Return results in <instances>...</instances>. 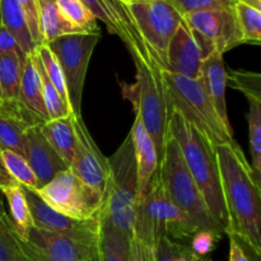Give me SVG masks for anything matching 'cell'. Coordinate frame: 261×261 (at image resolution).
<instances>
[{"instance_id":"6da1fadb","label":"cell","mask_w":261,"mask_h":261,"mask_svg":"<svg viewBox=\"0 0 261 261\" xmlns=\"http://www.w3.org/2000/svg\"><path fill=\"white\" fill-rule=\"evenodd\" d=\"M221 176L228 228L252 254L261 256L260 185L249 161L236 142L214 147Z\"/></svg>"},{"instance_id":"7a4b0ae2","label":"cell","mask_w":261,"mask_h":261,"mask_svg":"<svg viewBox=\"0 0 261 261\" xmlns=\"http://www.w3.org/2000/svg\"><path fill=\"white\" fill-rule=\"evenodd\" d=\"M168 133L177 142L186 167L203 195L212 219L226 233L228 218L214 145L175 110H172L168 120Z\"/></svg>"},{"instance_id":"3957f363","label":"cell","mask_w":261,"mask_h":261,"mask_svg":"<svg viewBox=\"0 0 261 261\" xmlns=\"http://www.w3.org/2000/svg\"><path fill=\"white\" fill-rule=\"evenodd\" d=\"M132 58L137 69L135 82L133 84L120 82V86L125 98L133 103L135 116L142 120L152 138L161 161L168 134V120L172 112L168 106L162 68L149 56L135 55Z\"/></svg>"},{"instance_id":"277c9868","label":"cell","mask_w":261,"mask_h":261,"mask_svg":"<svg viewBox=\"0 0 261 261\" xmlns=\"http://www.w3.org/2000/svg\"><path fill=\"white\" fill-rule=\"evenodd\" d=\"M107 180L102 205L96 218L133 237L138 176L130 133L116 152L107 158Z\"/></svg>"},{"instance_id":"5b68a950","label":"cell","mask_w":261,"mask_h":261,"mask_svg":"<svg viewBox=\"0 0 261 261\" xmlns=\"http://www.w3.org/2000/svg\"><path fill=\"white\" fill-rule=\"evenodd\" d=\"M162 76L171 111H177L214 147L234 142L232 127L222 121L200 82L165 69Z\"/></svg>"},{"instance_id":"8992f818","label":"cell","mask_w":261,"mask_h":261,"mask_svg":"<svg viewBox=\"0 0 261 261\" xmlns=\"http://www.w3.org/2000/svg\"><path fill=\"white\" fill-rule=\"evenodd\" d=\"M157 172L163 190L171 201L185 212L199 228L214 229L223 233L212 219L203 195L186 167L180 147L170 133L166 138Z\"/></svg>"},{"instance_id":"52a82bcc","label":"cell","mask_w":261,"mask_h":261,"mask_svg":"<svg viewBox=\"0 0 261 261\" xmlns=\"http://www.w3.org/2000/svg\"><path fill=\"white\" fill-rule=\"evenodd\" d=\"M135 223L143 232L155 236H167L173 241H188L198 232L193 219L171 201L162 182L154 173L147 193L135 205Z\"/></svg>"},{"instance_id":"ba28073f","label":"cell","mask_w":261,"mask_h":261,"mask_svg":"<svg viewBox=\"0 0 261 261\" xmlns=\"http://www.w3.org/2000/svg\"><path fill=\"white\" fill-rule=\"evenodd\" d=\"M133 22L150 56L162 69L166 66L168 43L182 22L170 0H144L127 4Z\"/></svg>"},{"instance_id":"9c48e42d","label":"cell","mask_w":261,"mask_h":261,"mask_svg":"<svg viewBox=\"0 0 261 261\" xmlns=\"http://www.w3.org/2000/svg\"><path fill=\"white\" fill-rule=\"evenodd\" d=\"M99 38V32L70 33L46 43L58 59L65 79L69 105L75 116H82V97L87 69Z\"/></svg>"},{"instance_id":"30bf717a","label":"cell","mask_w":261,"mask_h":261,"mask_svg":"<svg viewBox=\"0 0 261 261\" xmlns=\"http://www.w3.org/2000/svg\"><path fill=\"white\" fill-rule=\"evenodd\" d=\"M98 233H55L30 229L25 254L32 261H98Z\"/></svg>"},{"instance_id":"8fae6325","label":"cell","mask_w":261,"mask_h":261,"mask_svg":"<svg viewBox=\"0 0 261 261\" xmlns=\"http://www.w3.org/2000/svg\"><path fill=\"white\" fill-rule=\"evenodd\" d=\"M37 194L54 211L78 221L96 218L102 205V196L84 185L69 168L38 189Z\"/></svg>"},{"instance_id":"7c38bea8","label":"cell","mask_w":261,"mask_h":261,"mask_svg":"<svg viewBox=\"0 0 261 261\" xmlns=\"http://www.w3.org/2000/svg\"><path fill=\"white\" fill-rule=\"evenodd\" d=\"M73 126L75 133V152L69 170L84 184L96 191L103 199L106 188L107 158L102 154L87 129L82 116L73 115Z\"/></svg>"},{"instance_id":"4fadbf2b","label":"cell","mask_w":261,"mask_h":261,"mask_svg":"<svg viewBox=\"0 0 261 261\" xmlns=\"http://www.w3.org/2000/svg\"><path fill=\"white\" fill-rule=\"evenodd\" d=\"M182 19L191 31L203 36L222 55L244 43L234 7L190 13L184 15Z\"/></svg>"},{"instance_id":"5bb4252c","label":"cell","mask_w":261,"mask_h":261,"mask_svg":"<svg viewBox=\"0 0 261 261\" xmlns=\"http://www.w3.org/2000/svg\"><path fill=\"white\" fill-rule=\"evenodd\" d=\"M82 3L88 8L96 19L106 24L109 32L121 38L130 55H145L152 58L138 33L126 3L120 0H82Z\"/></svg>"},{"instance_id":"9a60e30c","label":"cell","mask_w":261,"mask_h":261,"mask_svg":"<svg viewBox=\"0 0 261 261\" xmlns=\"http://www.w3.org/2000/svg\"><path fill=\"white\" fill-rule=\"evenodd\" d=\"M40 125L28 127L24 142V158L37 178L38 189L50 182L58 173L68 170V166L41 133Z\"/></svg>"},{"instance_id":"2e32d148","label":"cell","mask_w":261,"mask_h":261,"mask_svg":"<svg viewBox=\"0 0 261 261\" xmlns=\"http://www.w3.org/2000/svg\"><path fill=\"white\" fill-rule=\"evenodd\" d=\"M204 58L190 28L181 22L168 43L165 70L198 81Z\"/></svg>"},{"instance_id":"e0dca14e","label":"cell","mask_w":261,"mask_h":261,"mask_svg":"<svg viewBox=\"0 0 261 261\" xmlns=\"http://www.w3.org/2000/svg\"><path fill=\"white\" fill-rule=\"evenodd\" d=\"M22 189L28 206H30L31 216H32L33 224L36 228L55 232V233H82V232L98 233L99 223L97 218L88 219V221L69 218L48 206L38 196L37 191L27 188Z\"/></svg>"},{"instance_id":"ac0fdd59","label":"cell","mask_w":261,"mask_h":261,"mask_svg":"<svg viewBox=\"0 0 261 261\" xmlns=\"http://www.w3.org/2000/svg\"><path fill=\"white\" fill-rule=\"evenodd\" d=\"M41 124L19 101L4 102L0 106V148L24 157L25 132Z\"/></svg>"},{"instance_id":"d6986e66","label":"cell","mask_w":261,"mask_h":261,"mask_svg":"<svg viewBox=\"0 0 261 261\" xmlns=\"http://www.w3.org/2000/svg\"><path fill=\"white\" fill-rule=\"evenodd\" d=\"M134 147L135 165H137L138 176V199L143 198L147 193L152 177L157 172L160 160L152 138L145 130L142 120L135 116L134 125L130 132Z\"/></svg>"},{"instance_id":"ffe728a7","label":"cell","mask_w":261,"mask_h":261,"mask_svg":"<svg viewBox=\"0 0 261 261\" xmlns=\"http://www.w3.org/2000/svg\"><path fill=\"white\" fill-rule=\"evenodd\" d=\"M198 81L200 82L204 91L206 92L211 101L213 102L222 121L228 127H232L231 124H229L228 114H227V71L222 54L213 53L203 61L200 69V76H199Z\"/></svg>"},{"instance_id":"44dd1931","label":"cell","mask_w":261,"mask_h":261,"mask_svg":"<svg viewBox=\"0 0 261 261\" xmlns=\"http://www.w3.org/2000/svg\"><path fill=\"white\" fill-rule=\"evenodd\" d=\"M32 54L25 55L23 61L19 84V102L42 124L48 121V116L43 103L40 73L35 65Z\"/></svg>"},{"instance_id":"7402d4cb","label":"cell","mask_w":261,"mask_h":261,"mask_svg":"<svg viewBox=\"0 0 261 261\" xmlns=\"http://www.w3.org/2000/svg\"><path fill=\"white\" fill-rule=\"evenodd\" d=\"M41 133L51 147L60 155L66 166H70L75 152V133L73 126V115L61 119L48 120L40 125Z\"/></svg>"},{"instance_id":"603a6c76","label":"cell","mask_w":261,"mask_h":261,"mask_svg":"<svg viewBox=\"0 0 261 261\" xmlns=\"http://www.w3.org/2000/svg\"><path fill=\"white\" fill-rule=\"evenodd\" d=\"M0 24L14 36L24 55L36 50L37 45L33 42L24 13L18 0H0Z\"/></svg>"},{"instance_id":"cb8c5ba5","label":"cell","mask_w":261,"mask_h":261,"mask_svg":"<svg viewBox=\"0 0 261 261\" xmlns=\"http://www.w3.org/2000/svg\"><path fill=\"white\" fill-rule=\"evenodd\" d=\"M38 9H40V32L43 43L51 42L61 36L83 32L64 17L54 0H38Z\"/></svg>"},{"instance_id":"d4e9b609","label":"cell","mask_w":261,"mask_h":261,"mask_svg":"<svg viewBox=\"0 0 261 261\" xmlns=\"http://www.w3.org/2000/svg\"><path fill=\"white\" fill-rule=\"evenodd\" d=\"M98 223V261H129L132 237L111 224L99 221Z\"/></svg>"},{"instance_id":"484cf974","label":"cell","mask_w":261,"mask_h":261,"mask_svg":"<svg viewBox=\"0 0 261 261\" xmlns=\"http://www.w3.org/2000/svg\"><path fill=\"white\" fill-rule=\"evenodd\" d=\"M0 193L3 196H5L8 204H9V217L14 224L15 229H17L18 234L23 240H25L28 232L35 227V224H33L30 206L25 200L22 186L17 182H13L0 189Z\"/></svg>"},{"instance_id":"4316f807","label":"cell","mask_w":261,"mask_h":261,"mask_svg":"<svg viewBox=\"0 0 261 261\" xmlns=\"http://www.w3.org/2000/svg\"><path fill=\"white\" fill-rule=\"evenodd\" d=\"M0 261H32L25 254V242L18 234L0 200Z\"/></svg>"},{"instance_id":"83f0119b","label":"cell","mask_w":261,"mask_h":261,"mask_svg":"<svg viewBox=\"0 0 261 261\" xmlns=\"http://www.w3.org/2000/svg\"><path fill=\"white\" fill-rule=\"evenodd\" d=\"M24 59L12 54L0 55V94L4 102L19 101L20 75Z\"/></svg>"},{"instance_id":"f1b7e54d","label":"cell","mask_w":261,"mask_h":261,"mask_svg":"<svg viewBox=\"0 0 261 261\" xmlns=\"http://www.w3.org/2000/svg\"><path fill=\"white\" fill-rule=\"evenodd\" d=\"M32 55H33V60H35L36 68H37L38 73H40L41 84H42L43 103H45V109H46V112H47L48 120L61 119V117H66L73 115L70 106L64 102V99L61 98V96L59 94V92L56 91L54 84L51 83L48 76L46 75L45 70H43L42 68V64H41L40 58H38L36 50L33 51Z\"/></svg>"},{"instance_id":"f546056e","label":"cell","mask_w":261,"mask_h":261,"mask_svg":"<svg viewBox=\"0 0 261 261\" xmlns=\"http://www.w3.org/2000/svg\"><path fill=\"white\" fill-rule=\"evenodd\" d=\"M249 139L251 150V168L254 177L260 185L261 181V101L252 99L249 101Z\"/></svg>"},{"instance_id":"4dcf8cb0","label":"cell","mask_w":261,"mask_h":261,"mask_svg":"<svg viewBox=\"0 0 261 261\" xmlns=\"http://www.w3.org/2000/svg\"><path fill=\"white\" fill-rule=\"evenodd\" d=\"M237 23L241 31L244 43L260 45L261 43V10L255 9L241 2L234 4Z\"/></svg>"},{"instance_id":"1f68e13d","label":"cell","mask_w":261,"mask_h":261,"mask_svg":"<svg viewBox=\"0 0 261 261\" xmlns=\"http://www.w3.org/2000/svg\"><path fill=\"white\" fill-rule=\"evenodd\" d=\"M2 158L5 170L15 182L19 184L22 188H27L35 191L38 190L37 178L23 155L17 154L12 150L3 149Z\"/></svg>"},{"instance_id":"d6a6232c","label":"cell","mask_w":261,"mask_h":261,"mask_svg":"<svg viewBox=\"0 0 261 261\" xmlns=\"http://www.w3.org/2000/svg\"><path fill=\"white\" fill-rule=\"evenodd\" d=\"M64 17L83 32H99L97 19L82 0H55Z\"/></svg>"},{"instance_id":"836d02e7","label":"cell","mask_w":261,"mask_h":261,"mask_svg":"<svg viewBox=\"0 0 261 261\" xmlns=\"http://www.w3.org/2000/svg\"><path fill=\"white\" fill-rule=\"evenodd\" d=\"M154 261H211L209 257H200L194 254L190 247L173 241L167 236H161L153 247Z\"/></svg>"},{"instance_id":"e575fe53","label":"cell","mask_w":261,"mask_h":261,"mask_svg":"<svg viewBox=\"0 0 261 261\" xmlns=\"http://www.w3.org/2000/svg\"><path fill=\"white\" fill-rule=\"evenodd\" d=\"M36 53H37L38 58H40L41 64H42V68L45 70L46 75L48 76V79L51 81V83L54 84V87L56 88V91L59 92V94L61 96V98L64 99L65 103L69 105V97H68V91H66L65 86V79H64V74L61 71L60 65H59V61L56 59V56L54 55L53 51L50 50L46 43L42 45H38L36 47ZM70 106V105H69Z\"/></svg>"},{"instance_id":"d590c367","label":"cell","mask_w":261,"mask_h":261,"mask_svg":"<svg viewBox=\"0 0 261 261\" xmlns=\"http://www.w3.org/2000/svg\"><path fill=\"white\" fill-rule=\"evenodd\" d=\"M227 86L245 94L247 101H261V75L260 73L244 70L227 71Z\"/></svg>"},{"instance_id":"8d00e7d4","label":"cell","mask_w":261,"mask_h":261,"mask_svg":"<svg viewBox=\"0 0 261 261\" xmlns=\"http://www.w3.org/2000/svg\"><path fill=\"white\" fill-rule=\"evenodd\" d=\"M181 15L205 10H218L233 8L236 0H170Z\"/></svg>"},{"instance_id":"74e56055","label":"cell","mask_w":261,"mask_h":261,"mask_svg":"<svg viewBox=\"0 0 261 261\" xmlns=\"http://www.w3.org/2000/svg\"><path fill=\"white\" fill-rule=\"evenodd\" d=\"M221 232L214 231V229H199L198 232L194 233L189 241L190 244L188 245L191 251L200 257H208L214 249L218 245L219 240L222 239Z\"/></svg>"},{"instance_id":"f35d334b","label":"cell","mask_w":261,"mask_h":261,"mask_svg":"<svg viewBox=\"0 0 261 261\" xmlns=\"http://www.w3.org/2000/svg\"><path fill=\"white\" fill-rule=\"evenodd\" d=\"M24 13L27 20L28 30H30L32 40L36 45H42L43 41L40 32V9H38V0H18Z\"/></svg>"},{"instance_id":"ab89813d","label":"cell","mask_w":261,"mask_h":261,"mask_svg":"<svg viewBox=\"0 0 261 261\" xmlns=\"http://www.w3.org/2000/svg\"><path fill=\"white\" fill-rule=\"evenodd\" d=\"M8 54L18 55L22 59L25 58V55L23 54V51L20 50L19 45H18L14 36H13L4 25L0 24V55H8Z\"/></svg>"},{"instance_id":"60d3db41","label":"cell","mask_w":261,"mask_h":261,"mask_svg":"<svg viewBox=\"0 0 261 261\" xmlns=\"http://www.w3.org/2000/svg\"><path fill=\"white\" fill-rule=\"evenodd\" d=\"M129 261H154L153 247L148 246L139 239L133 236L130 240V257Z\"/></svg>"},{"instance_id":"b9f144b4","label":"cell","mask_w":261,"mask_h":261,"mask_svg":"<svg viewBox=\"0 0 261 261\" xmlns=\"http://www.w3.org/2000/svg\"><path fill=\"white\" fill-rule=\"evenodd\" d=\"M229 237V261H260V257L250 255V250L232 234ZM252 254V252H251Z\"/></svg>"},{"instance_id":"7bdbcfd3","label":"cell","mask_w":261,"mask_h":261,"mask_svg":"<svg viewBox=\"0 0 261 261\" xmlns=\"http://www.w3.org/2000/svg\"><path fill=\"white\" fill-rule=\"evenodd\" d=\"M2 148H0V189L4 188V186L10 185V184L15 182L12 177L9 176V173L7 172L4 167V163H3V158H2ZM2 193H0V200H2Z\"/></svg>"},{"instance_id":"ee69618b","label":"cell","mask_w":261,"mask_h":261,"mask_svg":"<svg viewBox=\"0 0 261 261\" xmlns=\"http://www.w3.org/2000/svg\"><path fill=\"white\" fill-rule=\"evenodd\" d=\"M236 2H241L244 4L250 5V7L255 8V9L261 10V0H236Z\"/></svg>"},{"instance_id":"f6af8a7d","label":"cell","mask_w":261,"mask_h":261,"mask_svg":"<svg viewBox=\"0 0 261 261\" xmlns=\"http://www.w3.org/2000/svg\"><path fill=\"white\" fill-rule=\"evenodd\" d=\"M133 2H144V0H129V3H133Z\"/></svg>"},{"instance_id":"bcb514c9","label":"cell","mask_w":261,"mask_h":261,"mask_svg":"<svg viewBox=\"0 0 261 261\" xmlns=\"http://www.w3.org/2000/svg\"><path fill=\"white\" fill-rule=\"evenodd\" d=\"M120 2H122V3H126V4H129V0H120Z\"/></svg>"},{"instance_id":"7dc6e473","label":"cell","mask_w":261,"mask_h":261,"mask_svg":"<svg viewBox=\"0 0 261 261\" xmlns=\"http://www.w3.org/2000/svg\"><path fill=\"white\" fill-rule=\"evenodd\" d=\"M3 105V98H2V94H0V106Z\"/></svg>"},{"instance_id":"c3c4849f","label":"cell","mask_w":261,"mask_h":261,"mask_svg":"<svg viewBox=\"0 0 261 261\" xmlns=\"http://www.w3.org/2000/svg\"><path fill=\"white\" fill-rule=\"evenodd\" d=\"M54 2H55V0H54Z\"/></svg>"}]
</instances>
